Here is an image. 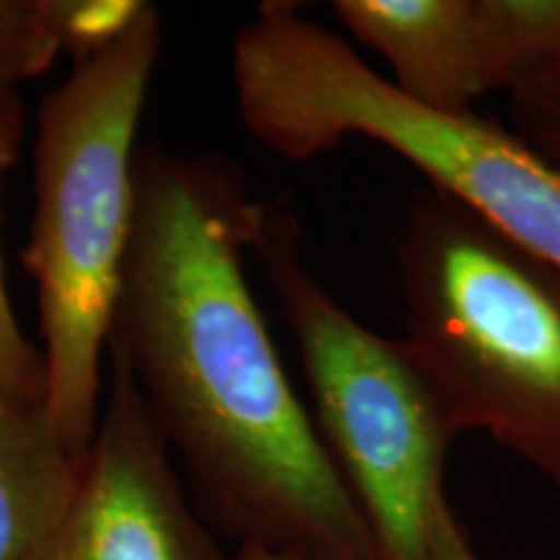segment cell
<instances>
[{
  "label": "cell",
  "instance_id": "6da1fadb",
  "mask_svg": "<svg viewBox=\"0 0 560 560\" xmlns=\"http://www.w3.org/2000/svg\"><path fill=\"white\" fill-rule=\"evenodd\" d=\"M265 213L226 156H136L107 353L128 366L208 527L296 560H380L244 276Z\"/></svg>",
  "mask_w": 560,
  "mask_h": 560
},
{
  "label": "cell",
  "instance_id": "7a4b0ae2",
  "mask_svg": "<svg viewBox=\"0 0 560 560\" xmlns=\"http://www.w3.org/2000/svg\"><path fill=\"white\" fill-rule=\"evenodd\" d=\"M161 42V16L145 3L120 37L73 62L37 112L24 265L37 289L45 412L79 459L100 425L102 359L136 210V132Z\"/></svg>",
  "mask_w": 560,
  "mask_h": 560
},
{
  "label": "cell",
  "instance_id": "3957f363",
  "mask_svg": "<svg viewBox=\"0 0 560 560\" xmlns=\"http://www.w3.org/2000/svg\"><path fill=\"white\" fill-rule=\"evenodd\" d=\"M268 0L231 47L236 109L249 136L289 161L366 138L560 272V170L520 132L475 112L402 94L340 34Z\"/></svg>",
  "mask_w": 560,
  "mask_h": 560
},
{
  "label": "cell",
  "instance_id": "277c9868",
  "mask_svg": "<svg viewBox=\"0 0 560 560\" xmlns=\"http://www.w3.org/2000/svg\"><path fill=\"white\" fill-rule=\"evenodd\" d=\"M395 252L400 346L450 431L488 433L560 490V272L433 187Z\"/></svg>",
  "mask_w": 560,
  "mask_h": 560
},
{
  "label": "cell",
  "instance_id": "5b68a950",
  "mask_svg": "<svg viewBox=\"0 0 560 560\" xmlns=\"http://www.w3.org/2000/svg\"><path fill=\"white\" fill-rule=\"evenodd\" d=\"M301 353L317 425L380 560H431L454 433L400 340L350 317L301 262V229L268 206L255 249Z\"/></svg>",
  "mask_w": 560,
  "mask_h": 560
},
{
  "label": "cell",
  "instance_id": "8992f818",
  "mask_svg": "<svg viewBox=\"0 0 560 560\" xmlns=\"http://www.w3.org/2000/svg\"><path fill=\"white\" fill-rule=\"evenodd\" d=\"M340 24L425 107L472 104L560 68V0H338Z\"/></svg>",
  "mask_w": 560,
  "mask_h": 560
},
{
  "label": "cell",
  "instance_id": "52a82bcc",
  "mask_svg": "<svg viewBox=\"0 0 560 560\" xmlns=\"http://www.w3.org/2000/svg\"><path fill=\"white\" fill-rule=\"evenodd\" d=\"M32 560H226L117 355L73 499Z\"/></svg>",
  "mask_w": 560,
  "mask_h": 560
},
{
  "label": "cell",
  "instance_id": "ba28073f",
  "mask_svg": "<svg viewBox=\"0 0 560 560\" xmlns=\"http://www.w3.org/2000/svg\"><path fill=\"white\" fill-rule=\"evenodd\" d=\"M45 410L0 400V560H32L66 514L81 472Z\"/></svg>",
  "mask_w": 560,
  "mask_h": 560
},
{
  "label": "cell",
  "instance_id": "9c48e42d",
  "mask_svg": "<svg viewBox=\"0 0 560 560\" xmlns=\"http://www.w3.org/2000/svg\"><path fill=\"white\" fill-rule=\"evenodd\" d=\"M143 9L140 0H0V89L37 79L62 55L86 60Z\"/></svg>",
  "mask_w": 560,
  "mask_h": 560
},
{
  "label": "cell",
  "instance_id": "30bf717a",
  "mask_svg": "<svg viewBox=\"0 0 560 560\" xmlns=\"http://www.w3.org/2000/svg\"><path fill=\"white\" fill-rule=\"evenodd\" d=\"M26 130V104L19 89H0V200L5 174L16 164ZM0 400L24 410H45L47 369L42 348L26 338L13 314L0 252Z\"/></svg>",
  "mask_w": 560,
  "mask_h": 560
},
{
  "label": "cell",
  "instance_id": "8fae6325",
  "mask_svg": "<svg viewBox=\"0 0 560 560\" xmlns=\"http://www.w3.org/2000/svg\"><path fill=\"white\" fill-rule=\"evenodd\" d=\"M516 132L560 170V68L511 91Z\"/></svg>",
  "mask_w": 560,
  "mask_h": 560
},
{
  "label": "cell",
  "instance_id": "7c38bea8",
  "mask_svg": "<svg viewBox=\"0 0 560 560\" xmlns=\"http://www.w3.org/2000/svg\"><path fill=\"white\" fill-rule=\"evenodd\" d=\"M431 560H480L465 524L452 509L446 493L441 495L431 522Z\"/></svg>",
  "mask_w": 560,
  "mask_h": 560
},
{
  "label": "cell",
  "instance_id": "4fadbf2b",
  "mask_svg": "<svg viewBox=\"0 0 560 560\" xmlns=\"http://www.w3.org/2000/svg\"><path fill=\"white\" fill-rule=\"evenodd\" d=\"M231 560H296V558L280 556V552L260 548V545H242L240 552H236Z\"/></svg>",
  "mask_w": 560,
  "mask_h": 560
}]
</instances>
